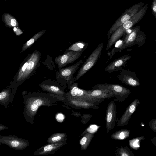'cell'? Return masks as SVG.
Returning <instances> with one entry per match:
<instances>
[{
	"mask_svg": "<svg viewBox=\"0 0 156 156\" xmlns=\"http://www.w3.org/2000/svg\"><path fill=\"white\" fill-rule=\"evenodd\" d=\"M8 128V127L5 126L3 124H0V131H1L4 130H5Z\"/></svg>",
	"mask_w": 156,
	"mask_h": 156,
	"instance_id": "d6a6232c",
	"label": "cell"
},
{
	"mask_svg": "<svg viewBox=\"0 0 156 156\" xmlns=\"http://www.w3.org/2000/svg\"><path fill=\"white\" fill-rule=\"evenodd\" d=\"M24 109L22 112L24 119L31 125L39 108L41 106H51L57 105L58 101H63L65 98L52 94L40 92H28L23 95Z\"/></svg>",
	"mask_w": 156,
	"mask_h": 156,
	"instance_id": "6da1fadb",
	"label": "cell"
},
{
	"mask_svg": "<svg viewBox=\"0 0 156 156\" xmlns=\"http://www.w3.org/2000/svg\"><path fill=\"white\" fill-rule=\"evenodd\" d=\"M12 92L9 88L5 89L0 93V104L5 108L7 106L9 103H11Z\"/></svg>",
	"mask_w": 156,
	"mask_h": 156,
	"instance_id": "d6986e66",
	"label": "cell"
},
{
	"mask_svg": "<svg viewBox=\"0 0 156 156\" xmlns=\"http://www.w3.org/2000/svg\"><path fill=\"white\" fill-rule=\"evenodd\" d=\"M155 45H156V42H155Z\"/></svg>",
	"mask_w": 156,
	"mask_h": 156,
	"instance_id": "e575fe53",
	"label": "cell"
},
{
	"mask_svg": "<svg viewBox=\"0 0 156 156\" xmlns=\"http://www.w3.org/2000/svg\"><path fill=\"white\" fill-rule=\"evenodd\" d=\"M13 30L16 35H19L22 33L23 32L20 28L17 27H14Z\"/></svg>",
	"mask_w": 156,
	"mask_h": 156,
	"instance_id": "1f68e13d",
	"label": "cell"
},
{
	"mask_svg": "<svg viewBox=\"0 0 156 156\" xmlns=\"http://www.w3.org/2000/svg\"><path fill=\"white\" fill-rule=\"evenodd\" d=\"M116 105L112 101L108 106L106 116V127L107 132L112 130L115 126L116 121Z\"/></svg>",
	"mask_w": 156,
	"mask_h": 156,
	"instance_id": "9a60e30c",
	"label": "cell"
},
{
	"mask_svg": "<svg viewBox=\"0 0 156 156\" xmlns=\"http://www.w3.org/2000/svg\"><path fill=\"white\" fill-rule=\"evenodd\" d=\"M129 134V130L124 129L115 132L111 136V137L115 139L123 140L128 137Z\"/></svg>",
	"mask_w": 156,
	"mask_h": 156,
	"instance_id": "d4e9b609",
	"label": "cell"
},
{
	"mask_svg": "<svg viewBox=\"0 0 156 156\" xmlns=\"http://www.w3.org/2000/svg\"><path fill=\"white\" fill-rule=\"evenodd\" d=\"M93 89H106L112 91L114 97L120 101H124L129 96L131 92L129 89L122 86L109 83L99 84L92 87Z\"/></svg>",
	"mask_w": 156,
	"mask_h": 156,
	"instance_id": "52a82bcc",
	"label": "cell"
},
{
	"mask_svg": "<svg viewBox=\"0 0 156 156\" xmlns=\"http://www.w3.org/2000/svg\"><path fill=\"white\" fill-rule=\"evenodd\" d=\"M104 44L103 42L101 43L90 55L74 78L73 83L82 76L95 65L100 57Z\"/></svg>",
	"mask_w": 156,
	"mask_h": 156,
	"instance_id": "8992f818",
	"label": "cell"
},
{
	"mask_svg": "<svg viewBox=\"0 0 156 156\" xmlns=\"http://www.w3.org/2000/svg\"><path fill=\"white\" fill-rule=\"evenodd\" d=\"M0 143L19 151L25 149L29 145V142L27 140L18 137L15 135L0 136Z\"/></svg>",
	"mask_w": 156,
	"mask_h": 156,
	"instance_id": "ba28073f",
	"label": "cell"
},
{
	"mask_svg": "<svg viewBox=\"0 0 156 156\" xmlns=\"http://www.w3.org/2000/svg\"><path fill=\"white\" fill-rule=\"evenodd\" d=\"M148 7V4L144 5L137 13L120 26L112 34L108 39L106 50L110 49L116 42L125 34L128 30L141 20L146 12Z\"/></svg>",
	"mask_w": 156,
	"mask_h": 156,
	"instance_id": "7a4b0ae2",
	"label": "cell"
},
{
	"mask_svg": "<svg viewBox=\"0 0 156 156\" xmlns=\"http://www.w3.org/2000/svg\"><path fill=\"white\" fill-rule=\"evenodd\" d=\"M89 44L83 41L76 42L70 45L65 51H73L77 52H83L87 48Z\"/></svg>",
	"mask_w": 156,
	"mask_h": 156,
	"instance_id": "44dd1931",
	"label": "cell"
},
{
	"mask_svg": "<svg viewBox=\"0 0 156 156\" xmlns=\"http://www.w3.org/2000/svg\"><path fill=\"white\" fill-rule=\"evenodd\" d=\"M39 86L43 90L46 91L49 93L62 96L65 98L66 94L63 90L60 87L57 86L47 84H41Z\"/></svg>",
	"mask_w": 156,
	"mask_h": 156,
	"instance_id": "ac0fdd59",
	"label": "cell"
},
{
	"mask_svg": "<svg viewBox=\"0 0 156 156\" xmlns=\"http://www.w3.org/2000/svg\"><path fill=\"white\" fill-rule=\"evenodd\" d=\"M122 42L123 39L119 40L116 42L115 43L114 48H113L110 52H108V56H109V57L107 60L106 63L108 62L116 53L119 52V50L122 46Z\"/></svg>",
	"mask_w": 156,
	"mask_h": 156,
	"instance_id": "4316f807",
	"label": "cell"
},
{
	"mask_svg": "<svg viewBox=\"0 0 156 156\" xmlns=\"http://www.w3.org/2000/svg\"><path fill=\"white\" fill-rule=\"evenodd\" d=\"M144 4L143 2H140L126 9L108 30L107 34L108 38L109 39L112 34L120 26L137 13L143 7Z\"/></svg>",
	"mask_w": 156,
	"mask_h": 156,
	"instance_id": "5b68a950",
	"label": "cell"
},
{
	"mask_svg": "<svg viewBox=\"0 0 156 156\" xmlns=\"http://www.w3.org/2000/svg\"><path fill=\"white\" fill-rule=\"evenodd\" d=\"M149 126L151 130L156 132V118L153 119L149 122Z\"/></svg>",
	"mask_w": 156,
	"mask_h": 156,
	"instance_id": "f1b7e54d",
	"label": "cell"
},
{
	"mask_svg": "<svg viewBox=\"0 0 156 156\" xmlns=\"http://www.w3.org/2000/svg\"><path fill=\"white\" fill-rule=\"evenodd\" d=\"M83 62L82 60L81 59L71 66L59 69L57 78L63 79L65 83H67L70 87L71 85L74 83V74Z\"/></svg>",
	"mask_w": 156,
	"mask_h": 156,
	"instance_id": "30bf717a",
	"label": "cell"
},
{
	"mask_svg": "<svg viewBox=\"0 0 156 156\" xmlns=\"http://www.w3.org/2000/svg\"><path fill=\"white\" fill-rule=\"evenodd\" d=\"M45 30H43L34 35L33 37L26 42L23 45L21 53L29 48L45 32Z\"/></svg>",
	"mask_w": 156,
	"mask_h": 156,
	"instance_id": "7402d4cb",
	"label": "cell"
},
{
	"mask_svg": "<svg viewBox=\"0 0 156 156\" xmlns=\"http://www.w3.org/2000/svg\"><path fill=\"white\" fill-rule=\"evenodd\" d=\"M70 88L69 91L66 94L65 98L82 101L87 100L92 102L96 100L90 96L87 90L79 88L77 83H73Z\"/></svg>",
	"mask_w": 156,
	"mask_h": 156,
	"instance_id": "9c48e42d",
	"label": "cell"
},
{
	"mask_svg": "<svg viewBox=\"0 0 156 156\" xmlns=\"http://www.w3.org/2000/svg\"><path fill=\"white\" fill-rule=\"evenodd\" d=\"M83 52L73 51L64 52L63 54L56 57L55 61L60 69L75 62L81 55Z\"/></svg>",
	"mask_w": 156,
	"mask_h": 156,
	"instance_id": "8fae6325",
	"label": "cell"
},
{
	"mask_svg": "<svg viewBox=\"0 0 156 156\" xmlns=\"http://www.w3.org/2000/svg\"><path fill=\"white\" fill-rule=\"evenodd\" d=\"M144 139L145 137L144 136H141L133 138L129 140V145L133 149L138 150L140 147L141 141Z\"/></svg>",
	"mask_w": 156,
	"mask_h": 156,
	"instance_id": "484cf974",
	"label": "cell"
},
{
	"mask_svg": "<svg viewBox=\"0 0 156 156\" xmlns=\"http://www.w3.org/2000/svg\"><path fill=\"white\" fill-rule=\"evenodd\" d=\"M151 8L152 13L154 17L156 18V0H153Z\"/></svg>",
	"mask_w": 156,
	"mask_h": 156,
	"instance_id": "f546056e",
	"label": "cell"
},
{
	"mask_svg": "<svg viewBox=\"0 0 156 156\" xmlns=\"http://www.w3.org/2000/svg\"><path fill=\"white\" fill-rule=\"evenodd\" d=\"M151 143L156 146V137H154L150 139Z\"/></svg>",
	"mask_w": 156,
	"mask_h": 156,
	"instance_id": "836d02e7",
	"label": "cell"
},
{
	"mask_svg": "<svg viewBox=\"0 0 156 156\" xmlns=\"http://www.w3.org/2000/svg\"><path fill=\"white\" fill-rule=\"evenodd\" d=\"M94 135L93 133H88L81 138L80 141L81 149H86L89 146Z\"/></svg>",
	"mask_w": 156,
	"mask_h": 156,
	"instance_id": "cb8c5ba5",
	"label": "cell"
},
{
	"mask_svg": "<svg viewBox=\"0 0 156 156\" xmlns=\"http://www.w3.org/2000/svg\"><path fill=\"white\" fill-rule=\"evenodd\" d=\"M67 135L63 133H56L50 135L46 141L48 144H52L66 141Z\"/></svg>",
	"mask_w": 156,
	"mask_h": 156,
	"instance_id": "ffe728a7",
	"label": "cell"
},
{
	"mask_svg": "<svg viewBox=\"0 0 156 156\" xmlns=\"http://www.w3.org/2000/svg\"><path fill=\"white\" fill-rule=\"evenodd\" d=\"M3 19L5 25L10 27H17L18 23L17 21L12 16L8 13H5L3 15Z\"/></svg>",
	"mask_w": 156,
	"mask_h": 156,
	"instance_id": "603a6c76",
	"label": "cell"
},
{
	"mask_svg": "<svg viewBox=\"0 0 156 156\" xmlns=\"http://www.w3.org/2000/svg\"><path fill=\"white\" fill-rule=\"evenodd\" d=\"M98 128V127L95 125H91L87 129V131L90 133H93L95 132Z\"/></svg>",
	"mask_w": 156,
	"mask_h": 156,
	"instance_id": "4dcf8cb0",
	"label": "cell"
},
{
	"mask_svg": "<svg viewBox=\"0 0 156 156\" xmlns=\"http://www.w3.org/2000/svg\"><path fill=\"white\" fill-rule=\"evenodd\" d=\"M117 77L122 83L131 87H137L140 84L136 73L129 69L120 71Z\"/></svg>",
	"mask_w": 156,
	"mask_h": 156,
	"instance_id": "7c38bea8",
	"label": "cell"
},
{
	"mask_svg": "<svg viewBox=\"0 0 156 156\" xmlns=\"http://www.w3.org/2000/svg\"><path fill=\"white\" fill-rule=\"evenodd\" d=\"M40 56L39 52L37 51L29 55L18 72L16 78V82H21L30 76L38 65Z\"/></svg>",
	"mask_w": 156,
	"mask_h": 156,
	"instance_id": "3957f363",
	"label": "cell"
},
{
	"mask_svg": "<svg viewBox=\"0 0 156 156\" xmlns=\"http://www.w3.org/2000/svg\"><path fill=\"white\" fill-rule=\"evenodd\" d=\"M146 35L141 30L140 26L133 27L130 31L127 33L123 39V42L119 50L121 52L126 48L134 45L140 47L144 44L146 39Z\"/></svg>",
	"mask_w": 156,
	"mask_h": 156,
	"instance_id": "277c9868",
	"label": "cell"
},
{
	"mask_svg": "<svg viewBox=\"0 0 156 156\" xmlns=\"http://www.w3.org/2000/svg\"><path fill=\"white\" fill-rule=\"evenodd\" d=\"M131 57L130 55H126L115 59L105 67V71L111 73L122 70Z\"/></svg>",
	"mask_w": 156,
	"mask_h": 156,
	"instance_id": "5bb4252c",
	"label": "cell"
},
{
	"mask_svg": "<svg viewBox=\"0 0 156 156\" xmlns=\"http://www.w3.org/2000/svg\"><path fill=\"white\" fill-rule=\"evenodd\" d=\"M140 103L139 100L136 98L129 105L124 114L118 121L117 124V126L126 125L128 124L132 115Z\"/></svg>",
	"mask_w": 156,
	"mask_h": 156,
	"instance_id": "2e32d148",
	"label": "cell"
},
{
	"mask_svg": "<svg viewBox=\"0 0 156 156\" xmlns=\"http://www.w3.org/2000/svg\"><path fill=\"white\" fill-rule=\"evenodd\" d=\"M117 151L118 155L121 156H134L133 152L127 146L121 147L118 148Z\"/></svg>",
	"mask_w": 156,
	"mask_h": 156,
	"instance_id": "83f0119b",
	"label": "cell"
},
{
	"mask_svg": "<svg viewBox=\"0 0 156 156\" xmlns=\"http://www.w3.org/2000/svg\"><path fill=\"white\" fill-rule=\"evenodd\" d=\"M87 91L90 96L96 100L114 97L113 92L107 89H93L87 90Z\"/></svg>",
	"mask_w": 156,
	"mask_h": 156,
	"instance_id": "e0dca14e",
	"label": "cell"
},
{
	"mask_svg": "<svg viewBox=\"0 0 156 156\" xmlns=\"http://www.w3.org/2000/svg\"><path fill=\"white\" fill-rule=\"evenodd\" d=\"M67 143L66 141L52 144H48L38 149L34 153L37 156L46 155L53 154Z\"/></svg>",
	"mask_w": 156,
	"mask_h": 156,
	"instance_id": "4fadbf2b",
	"label": "cell"
}]
</instances>
